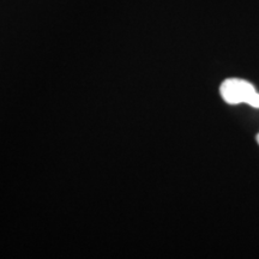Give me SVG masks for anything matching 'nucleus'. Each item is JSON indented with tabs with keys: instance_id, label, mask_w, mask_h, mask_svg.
Returning a JSON list of instances; mask_svg holds the SVG:
<instances>
[{
	"instance_id": "1",
	"label": "nucleus",
	"mask_w": 259,
	"mask_h": 259,
	"mask_svg": "<svg viewBox=\"0 0 259 259\" xmlns=\"http://www.w3.org/2000/svg\"><path fill=\"white\" fill-rule=\"evenodd\" d=\"M222 99L229 105L247 103L253 108H259V93L250 82L239 78L226 79L220 88Z\"/></svg>"
},
{
	"instance_id": "2",
	"label": "nucleus",
	"mask_w": 259,
	"mask_h": 259,
	"mask_svg": "<svg viewBox=\"0 0 259 259\" xmlns=\"http://www.w3.org/2000/svg\"><path fill=\"white\" fill-rule=\"evenodd\" d=\"M257 142H258V144H259V134H258V136H257Z\"/></svg>"
}]
</instances>
